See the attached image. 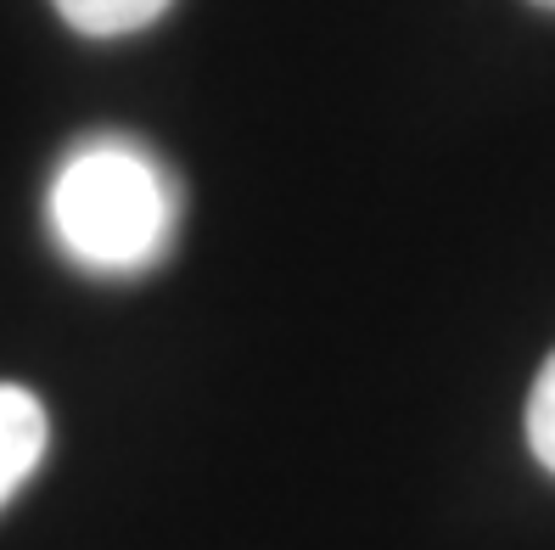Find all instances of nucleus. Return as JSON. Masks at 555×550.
I'll use <instances>...</instances> for the list:
<instances>
[{
    "instance_id": "f257e3e1",
    "label": "nucleus",
    "mask_w": 555,
    "mask_h": 550,
    "mask_svg": "<svg viewBox=\"0 0 555 550\" xmlns=\"http://www.w3.org/2000/svg\"><path fill=\"white\" fill-rule=\"evenodd\" d=\"M56 247L90 276H141L180 231V186L129 136H90L46 191Z\"/></svg>"
},
{
    "instance_id": "39448f33",
    "label": "nucleus",
    "mask_w": 555,
    "mask_h": 550,
    "mask_svg": "<svg viewBox=\"0 0 555 550\" xmlns=\"http://www.w3.org/2000/svg\"><path fill=\"white\" fill-rule=\"evenodd\" d=\"M533 7H544V12H555V0H533Z\"/></svg>"
},
{
    "instance_id": "7ed1b4c3",
    "label": "nucleus",
    "mask_w": 555,
    "mask_h": 550,
    "mask_svg": "<svg viewBox=\"0 0 555 550\" xmlns=\"http://www.w3.org/2000/svg\"><path fill=\"white\" fill-rule=\"evenodd\" d=\"M62 12V23H74L79 35L113 40V35H135V28L157 23L175 0H51Z\"/></svg>"
},
{
    "instance_id": "20e7f679",
    "label": "nucleus",
    "mask_w": 555,
    "mask_h": 550,
    "mask_svg": "<svg viewBox=\"0 0 555 550\" xmlns=\"http://www.w3.org/2000/svg\"><path fill=\"white\" fill-rule=\"evenodd\" d=\"M528 449L544 472H555V354L544 360L533 394H528Z\"/></svg>"
},
{
    "instance_id": "f03ea898",
    "label": "nucleus",
    "mask_w": 555,
    "mask_h": 550,
    "mask_svg": "<svg viewBox=\"0 0 555 550\" xmlns=\"http://www.w3.org/2000/svg\"><path fill=\"white\" fill-rule=\"evenodd\" d=\"M51 449V415L46 405L17 382H0V506H7L28 477L40 472Z\"/></svg>"
}]
</instances>
